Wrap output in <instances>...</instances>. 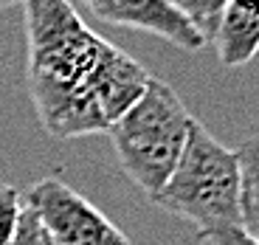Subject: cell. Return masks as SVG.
I'll list each match as a JSON object with an SVG mask.
<instances>
[{
  "mask_svg": "<svg viewBox=\"0 0 259 245\" xmlns=\"http://www.w3.org/2000/svg\"><path fill=\"white\" fill-rule=\"evenodd\" d=\"M26 85L37 121L54 138L107 133L144 93L152 73L99 37L71 0H20Z\"/></svg>",
  "mask_w": 259,
  "mask_h": 245,
  "instance_id": "obj_1",
  "label": "cell"
},
{
  "mask_svg": "<svg viewBox=\"0 0 259 245\" xmlns=\"http://www.w3.org/2000/svg\"><path fill=\"white\" fill-rule=\"evenodd\" d=\"M149 200L163 212L186 220L197 234L240 226L237 149L220 144L194 118L172 175Z\"/></svg>",
  "mask_w": 259,
  "mask_h": 245,
  "instance_id": "obj_2",
  "label": "cell"
},
{
  "mask_svg": "<svg viewBox=\"0 0 259 245\" xmlns=\"http://www.w3.org/2000/svg\"><path fill=\"white\" fill-rule=\"evenodd\" d=\"M194 116L172 85L152 76L136 104L107 130L118 167L144 194H152L172 175Z\"/></svg>",
  "mask_w": 259,
  "mask_h": 245,
  "instance_id": "obj_3",
  "label": "cell"
},
{
  "mask_svg": "<svg viewBox=\"0 0 259 245\" xmlns=\"http://www.w3.org/2000/svg\"><path fill=\"white\" fill-rule=\"evenodd\" d=\"M23 203L34 212L54 245H133L130 237L88 197L59 178L46 175L28 186Z\"/></svg>",
  "mask_w": 259,
  "mask_h": 245,
  "instance_id": "obj_4",
  "label": "cell"
},
{
  "mask_svg": "<svg viewBox=\"0 0 259 245\" xmlns=\"http://www.w3.org/2000/svg\"><path fill=\"white\" fill-rule=\"evenodd\" d=\"M76 3H82L93 17L110 26L136 28V31L161 37L181 51L194 54L206 46V39L172 9L169 0H76Z\"/></svg>",
  "mask_w": 259,
  "mask_h": 245,
  "instance_id": "obj_5",
  "label": "cell"
},
{
  "mask_svg": "<svg viewBox=\"0 0 259 245\" xmlns=\"http://www.w3.org/2000/svg\"><path fill=\"white\" fill-rule=\"evenodd\" d=\"M217 57L226 68H242L259 54V0H228L214 31Z\"/></svg>",
  "mask_w": 259,
  "mask_h": 245,
  "instance_id": "obj_6",
  "label": "cell"
},
{
  "mask_svg": "<svg viewBox=\"0 0 259 245\" xmlns=\"http://www.w3.org/2000/svg\"><path fill=\"white\" fill-rule=\"evenodd\" d=\"M240 228L259 239V138H248L240 149Z\"/></svg>",
  "mask_w": 259,
  "mask_h": 245,
  "instance_id": "obj_7",
  "label": "cell"
},
{
  "mask_svg": "<svg viewBox=\"0 0 259 245\" xmlns=\"http://www.w3.org/2000/svg\"><path fill=\"white\" fill-rule=\"evenodd\" d=\"M169 3L208 43V39H214L217 23H220L223 9H226L228 0H169Z\"/></svg>",
  "mask_w": 259,
  "mask_h": 245,
  "instance_id": "obj_8",
  "label": "cell"
},
{
  "mask_svg": "<svg viewBox=\"0 0 259 245\" xmlns=\"http://www.w3.org/2000/svg\"><path fill=\"white\" fill-rule=\"evenodd\" d=\"M23 214V194L17 186L0 181V245H6L12 239L14 228Z\"/></svg>",
  "mask_w": 259,
  "mask_h": 245,
  "instance_id": "obj_9",
  "label": "cell"
},
{
  "mask_svg": "<svg viewBox=\"0 0 259 245\" xmlns=\"http://www.w3.org/2000/svg\"><path fill=\"white\" fill-rule=\"evenodd\" d=\"M6 245H46V234H42V226L37 223L34 212L23 203V214H20V223L14 228L12 239Z\"/></svg>",
  "mask_w": 259,
  "mask_h": 245,
  "instance_id": "obj_10",
  "label": "cell"
},
{
  "mask_svg": "<svg viewBox=\"0 0 259 245\" xmlns=\"http://www.w3.org/2000/svg\"><path fill=\"white\" fill-rule=\"evenodd\" d=\"M200 239L206 245H259V239L251 237L248 231H242L240 226H228V228H217V231L200 234Z\"/></svg>",
  "mask_w": 259,
  "mask_h": 245,
  "instance_id": "obj_11",
  "label": "cell"
},
{
  "mask_svg": "<svg viewBox=\"0 0 259 245\" xmlns=\"http://www.w3.org/2000/svg\"><path fill=\"white\" fill-rule=\"evenodd\" d=\"M12 3H17V0H0V9H6V6H12Z\"/></svg>",
  "mask_w": 259,
  "mask_h": 245,
  "instance_id": "obj_12",
  "label": "cell"
},
{
  "mask_svg": "<svg viewBox=\"0 0 259 245\" xmlns=\"http://www.w3.org/2000/svg\"><path fill=\"white\" fill-rule=\"evenodd\" d=\"M46 245H54V242H51V239H46Z\"/></svg>",
  "mask_w": 259,
  "mask_h": 245,
  "instance_id": "obj_13",
  "label": "cell"
}]
</instances>
